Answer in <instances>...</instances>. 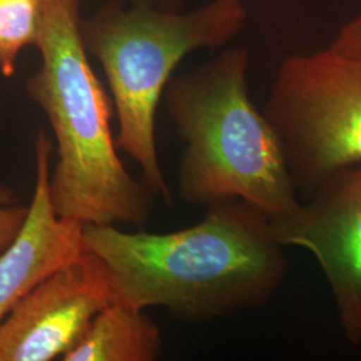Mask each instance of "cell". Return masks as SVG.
I'll list each match as a JSON object with an SVG mask.
<instances>
[{"label":"cell","mask_w":361,"mask_h":361,"mask_svg":"<svg viewBox=\"0 0 361 361\" xmlns=\"http://www.w3.org/2000/svg\"><path fill=\"white\" fill-rule=\"evenodd\" d=\"M83 243L104 261L113 301L189 323L267 305L289 268L271 219L241 200L209 205L202 221L177 232L83 225Z\"/></svg>","instance_id":"obj_1"},{"label":"cell","mask_w":361,"mask_h":361,"mask_svg":"<svg viewBox=\"0 0 361 361\" xmlns=\"http://www.w3.org/2000/svg\"><path fill=\"white\" fill-rule=\"evenodd\" d=\"M82 0H39L35 46L42 66L28 97L47 116L58 159L50 173L52 207L80 225L142 228L152 190L125 168L110 126L111 104L94 74L80 31Z\"/></svg>","instance_id":"obj_2"},{"label":"cell","mask_w":361,"mask_h":361,"mask_svg":"<svg viewBox=\"0 0 361 361\" xmlns=\"http://www.w3.org/2000/svg\"><path fill=\"white\" fill-rule=\"evenodd\" d=\"M247 63L234 47L169 80L164 95L185 143L178 194L207 207L241 200L273 219L300 197L276 130L249 97Z\"/></svg>","instance_id":"obj_3"},{"label":"cell","mask_w":361,"mask_h":361,"mask_svg":"<svg viewBox=\"0 0 361 361\" xmlns=\"http://www.w3.org/2000/svg\"><path fill=\"white\" fill-rule=\"evenodd\" d=\"M241 0H212L186 13L162 11L141 0L131 7L110 3L80 20L87 52L104 68L118 116L116 145L142 171L152 193L173 205L158 158L155 118L180 61L190 52L219 47L244 27Z\"/></svg>","instance_id":"obj_4"},{"label":"cell","mask_w":361,"mask_h":361,"mask_svg":"<svg viewBox=\"0 0 361 361\" xmlns=\"http://www.w3.org/2000/svg\"><path fill=\"white\" fill-rule=\"evenodd\" d=\"M264 114L276 130L300 195L361 168V55L329 46L288 55Z\"/></svg>","instance_id":"obj_5"},{"label":"cell","mask_w":361,"mask_h":361,"mask_svg":"<svg viewBox=\"0 0 361 361\" xmlns=\"http://www.w3.org/2000/svg\"><path fill=\"white\" fill-rule=\"evenodd\" d=\"M271 229L280 245L316 258L343 335L361 345V168L328 178L290 212L271 219Z\"/></svg>","instance_id":"obj_6"},{"label":"cell","mask_w":361,"mask_h":361,"mask_svg":"<svg viewBox=\"0 0 361 361\" xmlns=\"http://www.w3.org/2000/svg\"><path fill=\"white\" fill-rule=\"evenodd\" d=\"M113 301L101 258L83 250L35 285L0 325V361L62 360Z\"/></svg>","instance_id":"obj_7"},{"label":"cell","mask_w":361,"mask_h":361,"mask_svg":"<svg viewBox=\"0 0 361 361\" xmlns=\"http://www.w3.org/2000/svg\"><path fill=\"white\" fill-rule=\"evenodd\" d=\"M52 153L54 142L40 130L34 138L35 185L26 219L0 253V325L35 285L85 250L83 225L59 217L52 207Z\"/></svg>","instance_id":"obj_8"},{"label":"cell","mask_w":361,"mask_h":361,"mask_svg":"<svg viewBox=\"0 0 361 361\" xmlns=\"http://www.w3.org/2000/svg\"><path fill=\"white\" fill-rule=\"evenodd\" d=\"M161 352V331L145 310L111 301L62 360L154 361Z\"/></svg>","instance_id":"obj_9"},{"label":"cell","mask_w":361,"mask_h":361,"mask_svg":"<svg viewBox=\"0 0 361 361\" xmlns=\"http://www.w3.org/2000/svg\"><path fill=\"white\" fill-rule=\"evenodd\" d=\"M39 25V0H0V73H15L19 52L35 44Z\"/></svg>","instance_id":"obj_10"},{"label":"cell","mask_w":361,"mask_h":361,"mask_svg":"<svg viewBox=\"0 0 361 361\" xmlns=\"http://www.w3.org/2000/svg\"><path fill=\"white\" fill-rule=\"evenodd\" d=\"M28 205H23L13 188L0 182V253L13 243L27 216Z\"/></svg>","instance_id":"obj_11"},{"label":"cell","mask_w":361,"mask_h":361,"mask_svg":"<svg viewBox=\"0 0 361 361\" xmlns=\"http://www.w3.org/2000/svg\"><path fill=\"white\" fill-rule=\"evenodd\" d=\"M331 49L345 55H361V13L352 18L340 28L335 39L332 40Z\"/></svg>","instance_id":"obj_12"},{"label":"cell","mask_w":361,"mask_h":361,"mask_svg":"<svg viewBox=\"0 0 361 361\" xmlns=\"http://www.w3.org/2000/svg\"><path fill=\"white\" fill-rule=\"evenodd\" d=\"M162 3H165V4H169V6H171V7H174V6H177V4H180V0H161Z\"/></svg>","instance_id":"obj_13"}]
</instances>
